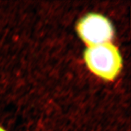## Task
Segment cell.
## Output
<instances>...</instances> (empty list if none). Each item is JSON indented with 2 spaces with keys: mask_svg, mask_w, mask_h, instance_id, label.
Segmentation results:
<instances>
[{
  "mask_svg": "<svg viewBox=\"0 0 131 131\" xmlns=\"http://www.w3.org/2000/svg\"><path fill=\"white\" fill-rule=\"evenodd\" d=\"M0 131H6L5 129H3L2 128H1V127H0Z\"/></svg>",
  "mask_w": 131,
  "mask_h": 131,
  "instance_id": "obj_3",
  "label": "cell"
},
{
  "mask_svg": "<svg viewBox=\"0 0 131 131\" xmlns=\"http://www.w3.org/2000/svg\"><path fill=\"white\" fill-rule=\"evenodd\" d=\"M77 31L83 42L89 47L110 42L113 36L111 23L104 16L89 14L79 22Z\"/></svg>",
  "mask_w": 131,
  "mask_h": 131,
  "instance_id": "obj_2",
  "label": "cell"
},
{
  "mask_svg": "<svg viewBox=\"0 0 131 131\" xmlns=\"http://www.w3.org/2000/svg\"><path fill=\"white\" fill-rule=\"evenodd\" d=\"M84 59L90 70L106 80L115 78L122 66L118 49L110 42L89 47L85 51Z\"/></svg>",
  "mask_w": 131,
  "mask_h": 131,
  "instance_id": "obj_1",
  "label": "cell"
}]
</instances>
